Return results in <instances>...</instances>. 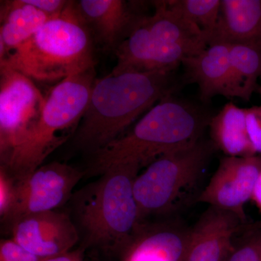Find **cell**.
Listing matches in <instances>:
<instances>
[{
  "label": "cell",
  "instance_id": "6da1fadb",
  "mask_svg": "<svg viewBox=\"0 0 261 261\" xmlns=\"http://www.w3.org/2000/svg\"><path fill=\"white\" fill-rule=\"evenodd\" d=\"M173 72H126L94 82L87 111L74 133L77 148L94 154L176 88Z\"/></svg>",
  "mask_w": 261,
  "mask_h": 261
},
{
  "label": "cell",
  "instance_id": "7a4b0ae2",
  "mask_svg": "<svg viewBox=\"0 0 261 261\" xmlns=\"http://www.w3.org/2000/svg\"><path fill=\"white\" fill-rule=\"evenodd\" d=\"M209 121L200 108L171 94L149 109L128 133L94 154L93 172L102 173L120 163L147 166L163 154L198 142Z\"/></svg>",
  "mask_w": 261,
  "mask_h": 261
},
{
  "label": "cell",
  "instance_id": "3957f363",
  "mask_svg": "<svg viewBox=\"0 0 261 261\" xmlns=\"http://www.w3.org/2000/svg\"><path fill=\"white\" fill-rule=\"evenodd\" d=\"M92 33L76 6L68 1L31 39L0 61L39 82H58L95 66Z\"/></svg>",
  "mask_w": 261,
  "mask_h": 261
},
{
  "label": "cell",
  "instance_id": "277c9868",
  "mask_svg": "<svg viewBox=\"0 0 261 261\" xmlns=\"http://www.w3.org/2000/svg\"><path fill=\"white\" fill-rule=\"evenodd\" d=\"M140 163L108 168L73 196V208L86 243L106 251L126 252L140 222L134 195Z\"/></svg>",
  "mask_w": 261,
  "mask_h": 261
},
{
  "label": "cell",
  "instance_id": "5b68a950",
  "mask_svg": "<svg viewBox=\"0 0 261 261\" xmlns=\"http://www.w3.org/2000/svg\"><path fill=\"white\" fill-rule=\"evenodd\" d=\"M94 68L65 79L45 96L37 124L5 160L3 168L18 180L42 166L44 160L78 128L95 82Z\"/></svg>",
  "mask_w": 261,
  "mask_h": 261
},
{
  "label": "cell",
  "instance_id": "8992f818",
  "mask_svg": "<svg viewBox=\"0 0 261 261\" xmlns=\"http://www.w3.org/2000/svg\"><path fill=\"white\" fill-rule=\"evenodd\" d=\"M212 142L195 144L163 154L139 173L134 183V195L140 222L151 216L172 214L181 198L197 185L210 161Z\"/></svg>",
  "mask_w": 261,
  "mask_h": 261
},
{
  "label": "cell",
  "instance_id": "52a82bcc",
  "mask_svg": "<svg viewBox=\"0 0 261 261\" xmlns=\"http://www.w3.org/2000/svg\"><path fill=\"white\" fill-rule=\"evenodd\" d=\"M45 103L34 81L0 65V154L4 162L37 124Z\"/></svg>",
  "mask_w": 261,
  "mask_h": 261
},
{
  "label": "cell",
  "instance_id": "ba28073f",
  "mask_svg": "<svg viewBox=\"0 0 261 261\" xmlns=\"http://www.w3.org/2000/svg\"><path fill=\"white\" fill-rule=\"evenodd\" d=\"M83 173L59 162L48 163L16 180L13 202L4 218L12 224L23 217L54 211L71 197Z\"/></svg>",
  "mask_w": 261,
  "mask_h": 261
},
{
  "label": "cell",
  "instance_id": "9c48e42d",
  "mask_svg": "<svg viewBox=\"0 0 261 261\" xmlns=\"http://www.w3.org/2000/svg\"><path fill=\"white\" fill-rule=\"evenodd\" d=\"M261 171V155L248 158L224 156L197 201L232 213L246 223L245 204L252 198Z\"/></svg>",
  "mask_w": 261,
  "mask_h": 261
},
{
  "label": "cell",
  "instance_id": "30bf717a",
  "mask_svg": "<svg viewBox=\"0 0 261 261\" xmlns=\"http://www.w3.org/2000/svg\"><path fill=\"white\" fill-rule=\"evenodd\" d=\"M13 240L42 259L68 253L80 240L68 215L55 211L23 216L13 224Z\"/></svg>",
  "mask_w": 261,
  "mask_h": 261
},
{
  "label": "cell",
  "instance_id": "8fae6325",
  "mask_svg": "<svg viewBox=\"0 0 261 261\" xmlns=\"http://www.w3.org/2000/svg\"><path fill=\"white\" fill-rule=\"evenodd\" d=\"M77 8L104 50H116L138 23L145 2L123 0H81Z\"/></svg>",
  "mask_w": 261,
  "mask_h": 261
},
{
  "label": "cell",
  "instance_id": "7c38bea8",
  "mask_svg": "<svg viewBox=\"0 0 261 261\" xmlns=\"http://www.w3.org/2000/svg\"><path fill=\"white\" fill-rule=\"evenodd\" d=\"M182 64L187 79L198 86L203 102H208L217 95L244 99L233 74L226 43H211L198 54L185 58Z\"/></svg>",
  "mask_w": 261,
  "mask_h": 261
},
{
  "label": "cell",
  "instance_id": "4fadbf2b",
  "mask_svg": "<svg viewBox=\"0 0 261 261\" xmlns=\"http://www.w3.org/2000/svg\"><path fill=\"white\" fill-rule=\"evenodd\" d=\"M192 227L178 220L140 225L126 250L125 261H186Z\"/></svg>",
  "mask_w": 261,
  "mask_h": 261
},
{
  "label": "cell",
  "instance_id": "5bb4252c",
  "mask_svg": "<svg viewBox=\"0 0 261 261\" xmlns=\"http://www.w3.org/2000/svg\"><path fill=\"white\" fill-rule=\"evenodd\" d=\"M248 225L232 213L210 206L192 227L186 261H224L233 240Z\"/></svg>",
  "mask_w": 261,
  "mask_h": 261
},
{
  "label": "cell",
  "instance_id": "9a60e30c",
  "mask_svg": "<svg viewBox=\"0 0 261 261\" xmlns=\"http://www.w3.org/2000/svg\"><path fill=\"white\" fill-rule=\"evenodd\" d=\"M154 12L147 15L151 44V70L154 55L161 48L183 45L202 51L208 42L205 34L195 24L173 9L168 1L152 2Z\"/></svg>",
  "mask_w": 261,
  "mask_h": 261
},
{
  "label": "cell",
  "instance_id": "2e32d148",
  "mask_svg": "<svg viewBox=\"0 0 261 261\" xmlns=\"http://www.w3.org/2000/svg\"><path fill=\"white\" fill-rule=\"evenodd\" d=\"M213 42L261 49V0H221L219 21L208 44Z\"/></svg>",
  "mask_w": 261,
  "mask_h": 261
},
{
  "label": "cell",
  "instance_id": "e0dca14e",
  "mask_svg": "<svg viewBox=\"0 0 261 261\" xmlns=\"http://www.w3.org/2000/svg\"><path fill=\"white\" fill-rule=\"evenodd\" d=\"M0 61L31 39L51 18L25 0L1 1Z\"/></svg>",
  "mask_w": 261,
  "mask_h": 261
},
{
  "label": "cell",
  "instance_id": "ac0fdd59",
  "mask_svg": "<svg viewBox=\"0 0 261 261\" xmlns=\"http://www.w3.org/2000/svg\"><path fill=\"white\" fill-rule=\"evenodd\" d=\"M208 126L214 147L222 151L225 156L257 155L247 134L246 108L228 102L216 116L211 117Z\"/></svg>",
  "mask_w": 261,
  "mask_h": 261
},
{
  "label": "cell",
  "instance_id": "d6986e66",
  "mask_svg": "<svg viewBox=\"0 0 261 261\" xmlns=\"http://www.w3.org/2000/svg\"><path fill=\"white\" fill-rule=\"evenodd\" d=\"M233 74L243 92L244 100H250L257 91L261 76V49L245 44H228Z\"/></svg>",
  "mask_w": 261,
  "mask_h": 261
},
{
  "label": "cell",
  "instance_id": "ffe728a7",
  "mask_svg": "<svg viewBox=\"0 0 261 261\" xmlns=\"http://www.w3.org/2000/svg\"><path fill=\"white\" fill-rule=\"evenodd\" d=\"M221 0H169L168 5L202 31L209 42L219 21ZM208 45V44H207Z\"/></svg>",
  "mask_w": 261,
  "mask_h": 261
},
{
  "label": "cell",
  "instance_id": "44dd1931",
  "mask_svg": "<svg viewBox=\"0 0 261 261\" xmlns=\"http://www.w3.org/2000/svg\"><path fill=\"white\" fill-rule=\"evenodd\" d=\"M238 236L224 261H261V223L249 225Z\"/></svg>",
  "mask_w": 261,
  "mask_h": 261
},
{
  "label": "cell",
  "instance_id": "7402d4cb",
  "mask_svg": "<svg viewBox=\"0 0 261 261\" xmlns=\"http://www.w3.org/2000/svg\"><path fill=\"white\" fill-rule=\"evenodd\" d=\"M14 240H3L0 245V261H42Z\"/></svg>",
  "mask_w": 261,
  "mask_h": 261
},
{
  "label": "cell",
  "instance_id": "603a6c76",
  "mask_svg": "<svg viewBox=\"0 0 261 261\" xmlns=\"http://www.w3.org/2000/svg\"><path fill=\"white\" fill-rule=\"evenodd\" d=\"M247 134L254 150L261 155V106L246 108Z\"/></svg>",
  "mask_w": 261,
  "mask_h": 261
},
{
  "label": "cell",
  "instance_id": "cb8c5ba5",
  "mask_svg": "<svg viewBox=\"0 0 261 261\" xmlns=\"http://www.w3.org/2000/svg\"><path fill=\"white\" fill-rule=\"evenodd\" d=\"M3 166L0 171V214L4 218L9 212L14 194L15 182Z\"/></svg>",
  "mask_w": 261,
  "mask_h": 261
},
{
  "label": "cell",
  "instance_id": "d4e9b609",
  "mask_svg": "<svg viewBox=\"0 0 261 261\" xmlns=\"http://www.w3.org/2000/svg\"><path fill=\"white\" fill-rule=\"evenodd\" d=\"M25 3L47 14L49 18L58 16L65 9L68 1L65 0H25Z\"/></svg>",
  "mask_w": 261,
  "mask_h": 261
},
{
  "label": "cell",
  "instance_id": "484cf974",
  "mask_svg": "<svg viewBox=\"0 0 261 261\" xmlns=\"http://www.w3.org/2000/svg\"><path fill=\"white\" fill-rule=\"evenodd\" d=\"M42 261H83L82 260V253L80 251L69 252L63 254L59 256L50 257V258L44 259Z\"/></svg>",
  "mask_w": 261,
  "mask_h": 261
},
{
  "label": "cell",
  "instance_id": "4316f807",
  "mask_svg": "<svg viewBox=\"0 0 261 261\" xmlns=\"http://www.w3.org/2000/svg\"><path fill=\"white\" fill-rule=\"evenodd\" d=\"M251 200L255 202L261 216V171L254 187Z\"/></svg>",
  "mask_w": 261,
  "mask_h": 261
},
{
  "label": "cell",
  "instance_id": "83f0119b",
  "mask_svg": "<svg viewBox=\"0 0 261 261\" xmlns=\"http://www.w3.org/2000/svg\"><path fill=\"white\" fill-rule=\"evenodd\" d=\"M257 92H258V93L261 92V86H259L258 88L257 89Z\"/></svg>",
  "mask_w": 261,
  "mask_h": 261
},
{
  "label": "cell",
  "instance_id": "f1b7e54d",
  "mask_svg": "<svg viewBox=\"0 0 261 261\" xmlns=\"http://www.w3.org/2000/svg\"><path fill=\"white\" fill-rule=\"evenodd\" d=\"M259 94H261V92H260V93H259Z\"/></svg>",
  "mask_w": 261,
  "mask_h": 261
}]
</instances>
